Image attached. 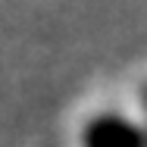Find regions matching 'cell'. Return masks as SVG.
Here are the masks:
<instances>
[{
	"label": "cell",
	"instance_id": "2",
	"mask_svg": "<svg viewBox=\"0 0 147 147\" xmlns=\"http://www.w3.org/2000/svg\"><path fill=\"white\" fill-rule=\"evenodd\" d=\"M141 107H144V113H147V85L141 88Z\"/></svg>",
	"mask_w": 147,
	"mask_h": 147
},
{
	"label": "cell",
	"instance_id": "1",
	"mask_svg": "<svg viewBox=\"0 0 147 147\" xmlns=\"http://www.w3.org/2000/svg\"><path fill=\"white\" fill-rule=\"evenodd\" d=\"M82 147H147V131L125 113L100 110L82 125Z\"/></svg>",
	"mask_w": 147,
	"mask_h": 147
}]
</instances>
